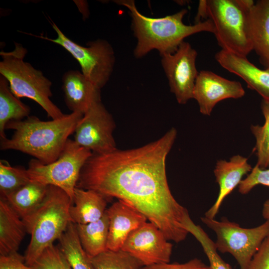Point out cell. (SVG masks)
Listing matches in <instances>:
<instances>
[{"label": "cell", "instance_id": "1", "mask_svg": "<svg viewBox=\"0 0 269 269\" xmlns=\"http://www.w3.org/2000/svg\"><path fill=\"white\" fill-rule=\"evenodd\" d=\"M177 131L129 149L93 153L84 165L77 187L116 198L136 209L157 226L168 241L184 240L182 222L187 210L173 196L167 182L166 159Z\"/></svg>", "mask_w": 269, "mask_h": 269}, {"label": "cell", "instance_id": "2", "mask_svg": "<svg viewBox=\"0 0 269 269\" xmlns=\"http://www.w3.org/2000/svg\"><path fill=\"white\" fill-rule=\"evenodd\" d=\"M83 116L72 112L60 119L48 121H41L34 116L10 121L5 129L13 130V135L10 138L0 139V149L20 151L43 164L50 163L59 157Z\"/></svg>", "mask_w": 269, "mask_h": 269}, {"label": "cell", "instance_id": "3", "mask_svg": "<svg viewBox=\"0 0 269 269\" xmlns=\"http://www.w3.org/2000/svg\"><path fill=\"white\" fill-rule=\"evenodd\" d=\"M114 1L126 7L132 18L131 28L136 39L134 50L136 58L145 56L152 50L158 51L160 55L173 53L186 37L201 32L214 34L215 31L209 19L193 25L184 24L183 19L188 12L186 9L164 17L152 18L140 13L134 0Z\"/></svg>", "mask_w": 269, "mask_h": 269}, {"label": "cell", "instance_id": "4", "mask_svg": "<svg viewBox=\"0 0 269 269\" xmlns=\"http://www.w3.org/2000/svg\"><path fill=\"white\" fill-rule=\"evenodd\" d=\"M70 197L61 189L48 186L46 195L38 208L22 219L27 233L31 235L25 251V264L31 267L42 252L59 240L72 222Z\"/></svg>", "mask_w": 269, "mask_h": 269}, {"label": "cell", "instance_id": "5", "mask_svg": "<svg viewBox=\"0 0 269 269\" xmlns=\"http://www.w3.org/2000/svg\"><path fill=\"white\" fill-rule=\"evenodd\" d=\"M12 51L0 52V74L8 82L10 91L19 99L35 101L52 120L62 118L65 114L50 100L51 82L42 71L24 61L27 50L21 44L15 42Z\"/></svg>", "mask_w": 269, "mask_h": 269}, {"label": "cell", "instance_id": "6", "mask_svg": "<svg viewBox=\"0 0 269 269\" xmlns=\"http://www.w3.org/2000/svg\"><path fill=\"white\" fill-rule=\"evenodd\" d=\"M206 9L222 49L247 57L253 50L247 29L248 10L238 0H207Z\"/></svg>", "mask_w": 269, "mask_h": 269}, {"label": "cell", "instance_id": "7", "mask_svg": "<svg viewBox=\"0 0 269 269\" xmlns=\"http://www.w3.org/2000/svg\"><path fill=\"white\" fill-rule=\"evenodd\" d=\"M92 152L69 138L59 157L44 164L33 158L28 162L27 172L30 181L57 187L73 199L81 171Z\"/></svg>", "mask_w": 269, "mask_h": 269}, {"label": "cell", "instance_id": "8", "mask_svg": "<svg viewBox=\"0 0 269 269\" xmlns=\"http://www.w3.org/2000/svg\"><path fill=\"white\" fill-rule=\"evenodd\" d=\"M201 220L216 234L215 244L217 250L222 253L231 254L240 269H248L254 256L264 240L269 236V219L261 225L252 228H242L227 219L219 221L203 217Z\"/></svg>", "mask_w": 269, "mask_h": 269}, {"label": "cell", "instance_id": "9", "mask_svg": "<svg viewBox=\"0 0 269 269\" xmlns=\"http://www.w3.org/2000/svg\"><path fill=\"white\" fill-rule=\"evenodd\" d=\"M51 25L57 33L56 38L29 35L63 47L78 62L83 74L101 89L110 79L115 63V52L111 44L105 39H98L89 41L86 46H83L67 37L55 23Z\"/></svg>", "mask_w": 269, "mask_h": 269}, {"label": "cell", "instance_id": "10", "mask_svg": "<svg viewBox=\"0 0 269 269\" xmlns=\"http://www.w3.org/2000/svg\"><path fill=\"white\" fill-rule=\"evenodd\" d=\"M116 125L102 101L94 104L77 125L74 140L93 153H104L117 148L113 136Z\"/></svg>", "mask_w": 269, "mask_h": 269}, {"label": "cell", "instance_id": "11", "mask_svg": "<svg viewBox=\"0 0 269 269\" xmlns=\"http://www.w3.org/2000/svg\"><path fill=\"white\" fill-rule=\"evenodd\" d=\"M197 55V52L190 44L184 41L174 53L160 55L170 90L180 104H185L193 99V90L199 74L196 66Z\"/></svg>", "mask_w": 269, "mask_h": 269}, {"label": "cell", "instance_id": "12", "mask_svg": "<svg viewBox=\"0 0 269 269\" xmlns=\"http://www.w3.org/2000/svg\"><path fill=\"white\" fill-rule=\"evenodd\" d=\"M168 241L157 226L146 222L130 233L121 249L143 266L169 263L172 244Z\"/></svg>", "mask_w": 269, "mask_h": 269}, {"label": "cell", "instance_id": "13", "mask_svg": "<svg viewBox=\"0 0 269 269\" xmlns=\"http://www.w3.org/2000/svg\"><path fill=\"white\" fill-rule=\"evenodd\" d=\"M245 94L240 82L222 77L208 70H201L196 79L193 99L199 106L200 112L210 116L216 105L227 99H239Z\"/></svg>", "mask_w": 269, "mask_h": 269}, {"label": "cell", "instance_id": "14", "mask_svg": "<svg viewBox=\"0 0 269 269\" xmlns=\"http://www.w3.org/2000/svg\"><path fill=\"white\" fill-rule=\"evenodd\" d=\"M109 218L107 249H121L130 233L146 222V217L128 203L118 200L107 209Z\"/></svg>", "mask_w": 269, "mask_h": 269}, {"label": "cell", "instance_id": "15", "mask_svg": "<svg viewBox=\"0 0 269 269\" xmlns=\"http://www.w3.org/2000/svg\"><path fill=\"white\" fill-rule=\"evenodd\" d=\"M62 89L65 104L72 112L84 115L94 104L101 101V89L78 70L64 73Z\"/></svg>", "mask_w": 269, "mask_h": 269}, {"label": "cell", "instance_id": "16", "mask_svg": "<svg viewBox=\"0 0 269 269\" xmlns=\"http://www.w3.org/2000/svg\"><path fill=\"white\" fill-rule=\"evenodd\" d=\"M215 58L223 68L241 78L248 88L256 91L263 99L269 100V70L259 68L246 56L222 49Z\"/></svg>", "mask_w": 269, "mask_h": 269}, {"label": "cell", "instance_id": "17", "mask_svg": "<svg viewBox=\"0 0 269 269\" xmlns=\"http://www.w3.org/2000/svg\"><path fill=\"white\" fill-rule=\"evenodd\" d=\"M252 168L248 158L239 154L231 157L229 161L221 159L217 162L214 173L219 191L215 203L206 212L205 217L214 219L225 198L239 186L243 177Z\"/></svg>", "mask_w": 269, "mask_h": 269}, {"label": "cell", "instance_id": "18", "mask_svg": "<svg viewBox=\"0 0 269 269\" xmlns=\"http://www.w3.org/2000/svg\"><path fill=\"white\" fill-rule=\"evenodd\" d=\"M247 29L254 50L269 70V0H259L247 11Z\"/></svg>", "mask_w": 269, "mask_h": 269}, {"label": "cell", "instance_id": "19", "mask_svg": "<svg viewBox=\"0 0 269 269\" xmlns=\"http://www.w3.org/2000/svg\"><path fill=\"white\" fill-rule=\"evenodd\" d=\"M108 199L95 190L76 187L70 208L72 222L86 224L99 220L106 212Z\"/></svg>", "mask_w": 269, "mask_h": 269}, {"label": "cell", "instance_id": "20", "mask_svg": "<svg viewBox=\"0 0 269 269\" xmlns=\"http://www.w3.org/2000/svg\"><path fill=\"white\" fill-rule=\"evenodd\" d=\"M27 233L22 219L3 198L0 199V255L17 253Z\"/></svg>", "mask_w": 269, "mask_h": 269}, {"label": "cell", "instance_id": "21", "mask_svg": "<svg viewBox=\"0 0 269 269\" xmlns=\"http://www.w3.org/2000/svg\"><path fill=\"white\" fill-rule=\"evenodd\" d=\"M48 186L30 181L15 191L7 194L5 199L15 211L24 219L40 205L46 195Z\"/></svg>", "mask_w": 269, "mask_h": 269}, {"label": "cell", "instance_id": "22", "mask_svg": "<svg viewBox=\"0 0 269 269\" xmlns=\"http://www.w3.org/2000/svg\"><path fill=\"white\" fill-rule=\"evenodd\" d=\"M75 225L80 244L89 258L107 250L109 218L107 210L97 221Z\"/></svg>", "mask_w": 269, "mask_h": 269}, {"label": "cell", "instance_id": "23", "mask_svg": "<svg viewBox=\"0 0 269 269\" xmlns=\"http://www.w3.org/2000/svg\"><path fill=\"white\" fill-rule=\"evenodd\" d=\"M30 108L23 103L10 91L8 82L0 75V137L6 138V125L10 121L22 120L29 116Z\"/></svg>", "mask_w": 269, "mask_h": 269}, {"label": "cell", "instance_id": "24", "mask_svg": "<svg viewBox=\"0 0 269 269\" xmlns=\"http://www.w3.org/2000/svg\"><path fill=\"white\" fill-rule=\"evenodd\" d=\"M59 241V247L72 269H93L89 257L80 244L74 223L69 224Z\"/></svg>", "mask_w": 269, "mask_h": 269}, {"label": "cell", "instance_id": "25", "mask_svg": "<svg viewBox=\"0 0 269 269\" xmlns=\"http://www.w3.org/2000/svg\"><path fill=\"white\" fill-rule=\"evenodd\" d=\"M89 259L93 269H141L144 267L137 259L122 249H107Z\"/></svg>", "mask_w": 269, "mask_h": 269}, {"label": "cell", "instance_id": "26", "mask_svg": "<svg viewBox=\"0 0 269 269\" xmlns=\"http://www.w3.org/2000/svg\"><path fill=\"white\" fill-rule=\"evenodd\" d=\"M182 225L184 228L191 234L201 244L208 258L211 269H233L219 256L215 242L200 226L193 222L188 212L184 216Z\"/></svg>", "mask_w": 269, "mask_h": 269}, {"label": "cell", "instance_id": "27", "mask_svg": "<svg viewBox=\"0 0 269 269\" xmlns=\"http://www.w3.org/2000/svg\"><path fill=\"white\" fill-rule=\"evenodd\" d=\"M261 110L265 117L264 124L251 125L250 129L256 140L253 149L258 159L256 165L265 169L269 167V100H262Z\"/></svg>", "mask_w": 269, "mask_h": 269}, {"label": "cell", "instance_id": "28", "mask_svg": "<svg viewBox=\"0 0 269 269\" xmlns=\"http://www.w3.org/2000/svg\"><path fill=\"white\" fill-rule=\"evenodd\" d=\"M30 181L27 169L20 166H12L5 160H0L1 197H4Z\"/></svg>", "mask_w": 269, "mask_h": 269}, {"label": "cell", "instance_id": "29", "mask_svg": "<svg viewBox=\"0 0 269 269\" xmlns=\"http://www.w3.org/2000/svg\"><path fill=\"white\" fill-rule=\"evenodd\" d=\"M33 269H72L59 247H47L31 267Z\"/></svg>", "mask_w": 269, "mask_h": 269}, {"label": "cell", "instance_id": "30", "mask_svg": "<svg viewBox=\"0 0 269 269\" xmlns=\"http://www.w3.org/2000/svg\"><path fill=\"white\" fill-rule=\"evenodd\" d=\"M259 184L269 187V169H262L256 165L247 177L241 181L239 192L243 195L247 194Z\"/></svg>", "mask_w": 269, "mask_h": 269}, {"label": "cell", "instance_id": "31", "mask_svg": "<svg viewBox=\"0 0 269 269\" xmlns=\"http://www.w3.org/2000/svg\"><path fill=\"white\" fill-rule=\"evenodd\" d=\"M141 269H211V268L200 259L194 258L185 263H164L144 266Z\"/></svg>", "mask_w": 269, "mask_h": 269}, {"label": "cell", "instance_id": "32", "mask_svg": "<svg viewBox=\"0 0 269 269\" xmlns=\"http://www.w3.org/2000/svg\"><path fill=\"white\" fill-rule=\"evenodd\" d=\"M248 269H269V236L254 256Z\"/></svg>", "mask_w": 269, "mask_h": 269}, {"label": "cell", "instance_id": "33", "mask_svg": "<svg viewBox=\"0 0 269 269\" xmlns=\"http://www.w3.org/2000/svg\"><path fill=\"white\" fill-rule=\"evenodd\" d=\"M0 269H33L25 263L24 257L17 252L6 256L0 255Z\"/></svg>", "mask_w": 269, "mask_h": 269}, {"label": "cell", "instance_id": "34", "mask_svg": "<svg viewBox=\"0 0 269 269\" xmlns=\"http://www.w3.org/2000/svg\"><path fill=\"white\" fill-rule=\"evenodd\" d=\"M262 215L266 220L269 219V199H267L263 204Z\"/></svg>", "mask_w": 269, "mask_h": 269}]
</instances>
